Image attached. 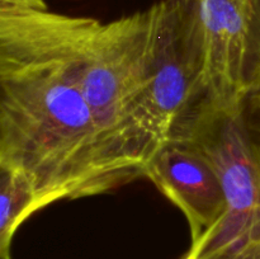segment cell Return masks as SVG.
Listing matches in <instances>:
<instances>
[{
    "mask_svg": "<svg viewBox=\"0 0 260 259\" xmlns=\"http://www.w3.org/2000/svg\"><path fill=\"white\" fill-rule=\"evenodd\" d=\"M144 177L185 216L194 243L212 229L226 210V197L217 172L198 147L175 140L157 150Z\"/></svg>",
    "mask_w": 260,
    "mask_h": 259,
    "instance_id": "obj_6",
    "label": "cell"
},
{
    "mask_svg": "<svg viewBox=\"0 0 260 259\" xmlns=\"http://www.w3.org/2000/svg\"><path fill=\"white\" fill-rule=\"evenodd\" d=\"M202 47L210 101L240 108L249 93L256 0H187Z\"/></svg>",
    "mask_w": 260,
    "mask_h": 259,
    "instance_id": "obj_5",
    "label": "cell"
},
{
    "mask_svg": "<svg viewBox=\"0 0 260 259\" xmlns=\"http://www.w3.org/2000/svg\"><path fill=\"white\" fill-rule=\"evenodd\" d=\"M258 89H260V0L255 2V22H254L250 71H249V93Z\"/></svg>",
    "mask_w": 260,
    "mask_h": 259,
    "instance_id": "obj_8",
    "label": "cell"
},
{
    "mask_svg": "<svg viewBox=\"0 0 260 259\" xmlns=\"http://www.w3.org/2000/svg\"><path fill=\"white\" fill-rule=\"evenodd\" d=\"M207 101L202 47L189 3H157L149 79L135 118L142 177L157 150L179 140Z\"/></svg>",
    "mask_w": 260,
    "mask_h": 259,
    "instance_id": "obj_3",
    "label": "cell"
},
{
    "mask_svg": "<svg viewBox=\"0 0 260 259\" xmlns=\"http://www.w3.org/2000/svg\"><path fill=\"white\" fill-rule=\"evenodd\" d=\"M42 210L35 187L24 174L0 169V256L10 259V248L18 229L33 213Z\"/></svg>",
    "mask_w": 260,
    "mask_h": 259,
    "instance_id": "obj_7",
    "label": "cell"
},
{
    "mask_svg": "<svg viewBox=\"0 0 260 259\" xmlns=\"http://www.w3.org/2000/svg\"><path fill=\"white\" fill-rule=\"evenodd\" d=\"M156 4L112 22L96 20L84 46L83 83L116 187L142 177L135 118L149 79Z\"/></svg>",
    "mask_w": 260,
    "mask_h": 259,
    "instance_id": "obj_2",
    "label": "cell"
},
{
    "mask_svg": "<svg viewBox=\"0 0 260 259\" xmlns=\"http://www.w3.org/2000/svg\"><path fill=\"white\" fill-rule=\"evenodd\" d=\"M179 140L207 156L226 197L221 220L190 243L184 259H260V156L246 132L241 107L220 108L207 101Z\"/></svg>",
    "mask_w": 260,
    "mask_h": 259,
    "instance_id": "obj_4",
    "label": "cell"
},
{
    "mask_svg": "<svg viewBox=\"0 0 260 259\" xmlns=\"http://www.w3.org/2000/svg\"><path fill=\"white\" fill-rule=\"evenodd\" d=\"M95 22L47 4L0 8V169L24 174L42 208L117 188L83 83Z\"/></svg>",
    "mask_w": 260,
    "mask_h": 259,
    "instance_id": "obj_1",
    "label": "cell"
}]
</instances>
